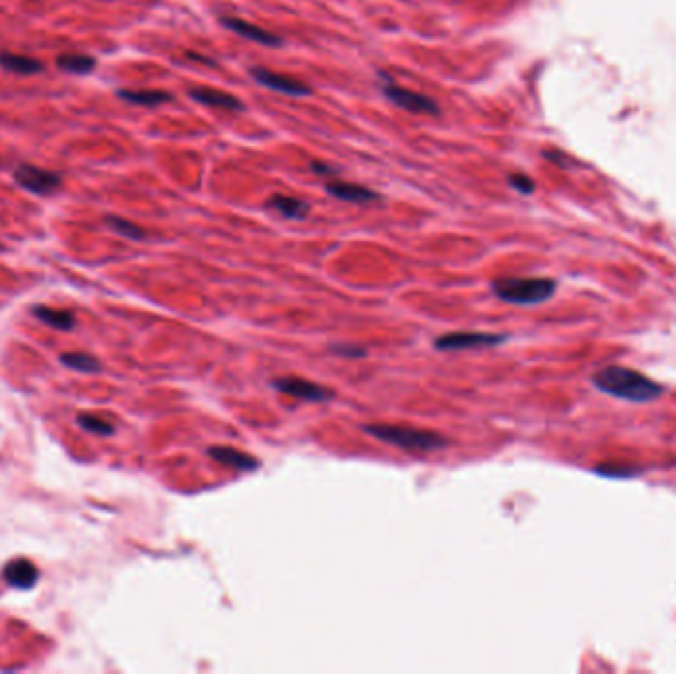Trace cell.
<instances>
[{
	"label": "cell",
	"instance_id": "obj_17",
	"mask_svg": "<svg viewBox=\"0 0 676 674\" xmlns=\"http://www.w3.org/2000/svg\"><path fill=\"white\" fill-rule=\"evenodd\" d=\"M267 208H271L277 213H281L283 218L289 220H303L308 213V206L295 196H285V194H275L267 200Z\"/></svg>",
	"mask_w": 676,
	"mask_h": 674
},
{
	"label": "cell",
	"instance_id": "obj_7",
	"mask_svg": "<svg viewBox=\"0 0 676 674\" xmlns=\"http://www.w3.org/2000/svg\"><path fill=\"white\" fill-rule=\"evenodd\" d=\"M506 341L505 334L493 333H447L437 336V350H469L480 348V346H497Z\"/></svg>",
	"mask_w": 676,
	"mask_h": 674
},
{
	"label": "cell",
	"instance_id": "obj_20",
	"mask_svg": "<svg viewBox=\"0 0 676 674\" xmlns=\"http://www.w3.org/2000/svg\"><path fill=\"white\" fill-rule=\"evenodd\" d=\"M105 223H107L115 233L123 236V238L135 239V241H141V239L146 238V231L143 230L141 226L128 222L125 218H119V216H107V218H105Z\"/></svg>",
	"mask_w": 676,
	"mask_h": 674
},
{
	"label": "cell",
	"instance_id": "obj_12",
	"mask_svg": "<svg viewBox=\"0 0 676 674\" xmlns=\"http://www.w3.org/2000/svg\"><path fill=\"white\" fill-rule=\"evenodd\" d=\"M208 455L218 461L220 465H226L230 469L236 471H251L259 469V461L256 457H251L249 453H241L233 447H226V445H214V447H208Z\"/></svg>",
	"mask_w": 676,
	"mask_h": 674
},
{
	"label": "cell",
	"instance_id": "obj_14",
	"mask_svg": "<svg viewBox=\"0 0 676 674\" xmlns=\"http://www.w3.org/2000/svg\"><path fill=\"white\" fill-rule=\"evenodd\" d=\"M0 68L16 76H34L44 71V64L30 56L14 54V51H0Z\"/></svg>",
	"mask_w": 676,
	"mask_h": 674
},
{
	"label": "cell",
	"instance_id": "obj_15",
	"mask_svg": "<svg viewBox=\"0 0 676 674\" xmlns=\"http://www.w3.org/2000/svg\"><path fill=\"white\" fill-rule=\"evenodd\" d=\"M56 66L66 71V74H74V76H86L91 74L97 66L94 56H87L81 51H64L56 58Z\"/></svg>",
	"mask_w": 676,
	"mask_h": 674
},
{
	"label": "cell",
	"instance_id": "obj_21",
	"mask_svg": "<svg viewBox=\"0 0 676 674\" xmlns=\"http://www.w3.org/2000/svg\"><path fill=\"white\" fill-rule=\"evenodd\" d=\"M77 426L84 427L86 431L89 433H95V436L99 437H109L115 433V427L109 423V421H105L99 416H94V413H79L76 418Z\"/></svg>",
	"mask_w": 676,
	"mask_h": 674
},
{
	"label": "cell",
	"instance_id": "obj_1",
	"mask_svg": "<svg viewBox=\"0 0 676 674\" xmlns=\"http://www.w3.org/2000/svg\"><path fill=\"white\" fill-rule=\"evenodd\" d=\"M591 382L600 392L633 403L655 401L665 393V388L655 380L625 366L601 368L600 372L593 374Z\"/></svg>",
	"mask_w": 676,
	"mask_h": 674
},
{
	"label": "cell",
	"instance_id": "obj_16",
	"mask_svg": "<svg viewBox=\"0 0 676 674\" xmlns=\"http://www.w3.org/2000/svg\"><path fill=\"white\" fill-rule=\"evenodd\" d=\"M32 315H34L38 321H42V323H46L48 326H51V328H56V331H71L74 325H76V316H74V313L46 307V305H34V307H32Z\"/></svg>",
	"mask_w": 676,
	"mask_h": 674
},
{
	"label": "cell",
	"instance_id": "obj_19",
	"mask_svg": "<svg viewBox=\"0 0 676 674\" xmlns=\"http://www.w3.org/2000/svg\"><path fill=\"white\" fill-rule=\"evenodd\" d=\"M60 362L71 370L84 372V374H94V372L101 370V364L97 362V358H94L87 352H64L60 356Z\"/></svg>",
	"mask_w": 676,
	"mask_h": 674
},
{
	"label": "cell",
	"instance_id": "obj_6",
	"mask_svg": "<svg viewBox=\"0 0 676 674\" xmlns=\"http://www.w3.org/2000/svg\"><path fill=\"white\" fill-rule=\"evenodd\" d=\"M384 95L390 101L402 107L410 113H421V115H437L439 107L437 103L428 97V95H421L418 91H411L408 87L395 86L392 81H385L384 84Z\"/></svg>",
	"mask_w": 676,
	"mask_h": 674
},
{
	"label": "cell",
	"instance_id": "obj_10",
	"mask_svg": "<svg viewBox=\"0 0 676 674\" xmlns=\"http://www.w3.org/2000/svg\"><path fill=\"white\" fill-rule=\"evenodd\" d=\"M222 24L226 28H230L231 32H236L241 38H246V40H251V42L261 44V46H281V38L273 32H267L263 28H259V26L251 24L248 20H243V18H233V16H226L222 18Z\"/></svg>",
	"mask_w": 676,
	"mask_h": 674
},
{
	"label": "cell",
	"instance_id": "obj_22",
	"mask_svg": "<svg viewBox=\"0 0 676 674\" xmlns=\"http://www.w3.org/2000/svg\"><path fill=\"white\" fill-rule=\"evenodd\" d=\"M334 354H338V356H343V358H364L366 356V350L358 348V346H352V344H338V346H333Z\"/></svg>",
	"mask_w": 676,
	"mask_h": 674
},
{
	"label": "cell",
	"instance_id": "obj_2",
	"mask_svg": "<svg viewBox=\"0 0 676 674\" xmlns=\"http://www.w3.org/2000/svg\"><path fill=\"white\" fill-rule=\"evenodd\" d=\"M493 293L510 305H540L552 299L556 281L548 277H506L493 283Z\"/></svg>",
	"mask_w": 676,
	"mask_h": 674
},
{
	"label": "cell",
	"instance_id": "obj_23",
	"mask_svg": "<svg viewBox=\"0 0 676 674\" xmlns=\"http://www.w3.org/2000/svg\"><path fill=\"white\" fill-rule=\"evenodd\" d=\"M510 184H513L518 192H523V194H530L532 188H534L532 180L528 178V176H523V174H514V176H510Z\"/></svg>",
	"mask_w": 676,
	"mask_h": 674
},
{
	"label": "cell",
	"instance_id": "obj_5",
	"mask_svg": "<svg viewBox=\"0 0 676 674\" xmlns=\"http://www.w3.org/2000/svg\"><path fill=\"white\" fill-rule=\"evenodd\" d=\"M277 392L285 393V396H291L295 400L303 401H328L334 398V392L331 388L315 384L311 380H303L297 376H283L271 382Z\"/></svg>",
	"mask_w": 676,
	"mask_h": 674
},
{
	"label": "cell",
	"instance_id": "obj_11",
	"mask_svg": "<svg viewBox=\"0 0 676 674\" xmlns=\"http://www.w3.org/2000/svg\"><path fill=\"white\" fill-rule=\"evenodd\" d=\"M326 192L331 194V196L338 198V200H344V202H354V204H366V202H374V200H380L374 190H370L366 186H360V184H354V182H344L340 178H334L328 180L326 182Z\"/></svg>",
	"mask_w": 676,
	"mask_h": 674
},
{
	"label": "cell",
	"instance_id": "obj_3",
	"mask_svg": "<svg viewBox=\"0 0 676 674\" xmlns=\"http://www.w3.org/2000/svg\"><path fill=\"white\" fill-rule=\"evenodd\" d=\"M364 431L384 443L395 445L405 451H437L447 445V439L443 436H439L435 431H428V429H418V427L374 423V426L364 427Z\"/></svg>",
	"mask_w": 676,
	"mask_h": 674
},
{
	"label": "cell",
	"instance_id": "obj_8",
	"mask_svg": "<svg viewBox=\"0 0 676 674\" xmlns=\"http://www.w3.org/2000/svg\"><path fill=\"white\" fill-rule=\"evenodd\" d=\"M251 76H253V79H256L259 86L267 87V89H273L277 94L301 97V95H307L308 91H311V87L305 86L299 79L283 76V74H277V71H271V69L267 68H253L251 69Z\"/></svg>",
	"mask_w": 676,
	"mask_h": 674
},
{
	"label": "cell",
	"instance_id": "obj_13",
	"mask_svg": "<svg viewBox=\"0 0 676 674\" xmlns=\"http://www.w3.org/2000/svg\"><path fill=\"white\" fill-rule=\"evenodd\" d=\"M190 97L194 101L208 105V107H216V109H228V111H240L243 109V105L238 97L214 89V87H192L188 91Z\"/></svg>",
	"mask_w": 676,
	"mask_h": 674
},
{
	"label": "cell",
	"instance_id": "obj_18",
	"mask_svg": "<svg viewBox=\"0 0 676 674\" xmlns=\"http://www.w3.org/2000/svg\"><path fill=\"white\" fill-rule=\"evenodd\" d=\"M119 97L123 101L133 103V105H145V107L161 105V103L172 99L171 94L161 91V89H121Z\"/></svg>",
	"mask_w": 676,
	"mask_h": 674
},
{
	"label": "cell",
	"instance_id": "obj_4",
	"mask_svg": "<svg viewBox=\"0 0 676 674\" xmlns=\"http://www.w3.org/2000/svg\"><path fill=\"white\" fill-rule=\"evenodd\" d=\"M12 176L18 186L32 192L36 196H51L61 186V176L58 172L46 171L30 163L18 164Z\"/></svg>",
	"mask_w": 676,
	"mask_h": 674
},
{
	"label": "cell",
	"instance_id": "obj_9",
	"mask_svg": "<svg viewBox=\"0 0 676 674\" xmlns=\"http://www.w3.org/2000/svg\"><path fill=\"white\" fill-rule=\"evenodd\" d=\"M2 578L4 581L16 589H30L34 588L36 581L40 578V570L36 568L34 563L24 558H16V560H10L4 570H2Z\"/></svg>",
	"mask_w": 676,
	"mask_h": 674
}]
</instances>
